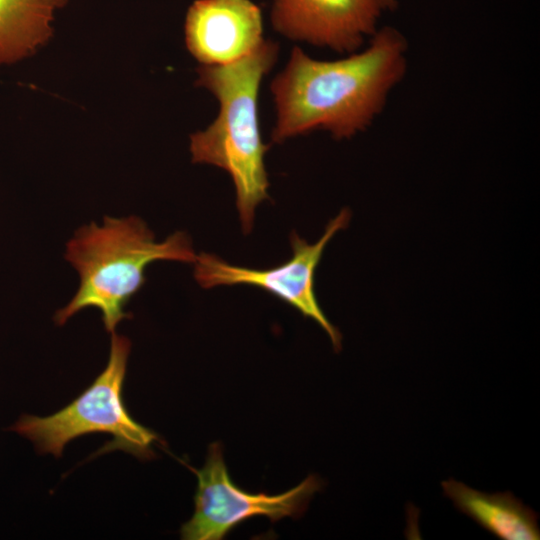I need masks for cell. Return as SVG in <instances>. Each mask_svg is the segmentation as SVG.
Here are the masks:
<instances>
[{
    "label": "cell",
    "mask_w": 540,
    "mask_h": 540,
    "mask_svg": "<svg viewBox=\"0 0 540 540\" xmlns=\"http://www.w3.org/2000/svg\"><path fill=\"white\" fill-rule=\"evenodd\" d=\"M407 51L406 38L391 26L378 28L366 48L341 59H315L294 46L270 84L276 113L271 141L315 130L341 140L365 131L403 79Z\"/></svg>",
    "instance_id": "cell-1"
},
{
    "label": "cell",
    "mask_w": 540,
    "mask_h": 540,
    "mask_svg": "<svg viewBox=\"0 0 540 540\" xmlns=\"http://www.w3.org/2000/svg\"><path fill=\"white\" fill-rule=\"evenodd\" d=\"M278 43L264 39L246 56L224 65H199L195 85L219 103L214 121L190 135L191 160L216 166L229 174L236 192L242 230L253 229L256 208L269 199V180L258 119V95L263 78L275 65Z\"/></svg>",
    "instance_id": "cell-2"
},
{
    "label": "cell",
    "mask_w": 540,
    "mask_h": 540,
    "mask_svg": "<svg viewBox=\"0 0 540 540\" xmlns=\"http://www.w3.org/2000/svg\"><path fill=\"white\" fill-rule=\"evenodd\" d=\"M188 234L176 231L163 241L138 216H105L102 225L91 222L77 229L66 246L65 258L77 271L79 287L66 306L57 310L54 321L64 325L86 308H95L107 332L131 317L126 306L146 281L148 265L169 260L194 263Z\"/></svg>",
    "instance_id": "cell-3"
},
{
    "label": "cell",
    "mask_w": 540,
    "mask_h": 540,
    "mask_svg": "<svg viewBox=\"0 0 540 540\" xmlns=\"http://www.w3.org/2000/svg\"><path fill=\"white\" fill-rule=\"evenodd\" d=\"M130 350L127 337L112 333L107 365L87 389L50 416L21 415L8 430L30 440L39 453L55 457L79 436L107 433L112 440L101 452L120 449L141 459L151 458L158 436L132 418L122 396Z\"/></svg>",
    "instance_id": "cell-4"
},
{
    "label": "cell",
    "mask_w": 540,
    "mask_h": 540,
    "mask_svg": "<svg viewBox=\"0 0 540 540\" xmlns=\"http://www.w3.org/2000/svg\"><path fill=\"white\" fill-rule=\"evenodd\" d=\"M197 477L194 513L181 527L184 540H220L240 523L265 516L272 521L298 518L323 485L315 474L294 488L276 495L249 493L236 486L219 443H212L201 469L189 467Z\"/></svg>",
    "instance_id": "cell-5"
},
{
    "label": "cell",
    "mask_w": 540,
    "mask_h": 540,
    "mask_svg": "<svg viewBox=\"0 0 540 540\" xmlns=\"http://www.w3.org/2000/svg\"><path fill=\"white\" fill-rule=\"evenodd\" d=\"M351 218L348 208L327 224L323 235L313 244L292 232L291 258L269 269H251L227 263L216 255L201 253L194 264V278L202 288L249 285L270 293L314 320L328 335L336 352L342 348V335L322 311L314 291L316 268L331 238L345 229Z\"/></svg>",
    "instance_id": "cell-6"
},
{
    "label": "cell",
    "mask_w": 540,
    "mask_h": 540,
    "mask_svg": "<svg viewBox=\"0 0 540 540\" xmlns=\"http://www.w3.org/2000/svg\"><path fill=\"white\" fill-rule=\"evenodd\" d=\"M398 0H273L271 23L284 37L339 53L358 51Z\"/></svg>",
    "instance_id": "cell-7"
},
{
    "label": "cell",
    "mask_w": 540,
    "mask_h": 540,
    "mask_svg": "<svg viewBox=\"0 0 540 540\" xmlns=\"http://www.w3.org/2000/svg\"><path fill=\"white\" fill-rule=\"evenodd\" d=\"M185 45L200 65H224L263 40L260 8L251 0H195L184 24Z\"/></svg>",
    "instance_id": "cell-8"
},
{
    "label": "cell",
    "mask_w": 540,
    "mask_h": 540,
    "mask_svg": "<svg viewBox=\"0 0 540 540\" xmlns=\"http://www.w3.org/2000/svg\"><path fill=\"white\" fill-rule=\"evenodd\" d=\"M455 508L502 540H539L538 514L511 492L485 493L453 478L441 482Z\"/></svg>",
    "instance_id": "cell-9"
},
{
    "label": "cell",
    "mask_w": 540,
    "mask_h": 540,
    "mask_svg": "<svg viewBox=\"0 0 540 540\" xmlns=\"http://www.w3.org/2000/svg\"><path fill=\"white\" fill-rule=\"evenodd\" d=\"M68 0H0V65L30 57L53 36L54 15Z\"/></svg>",
    "instance_id": "cell-10"
}]
</instances>
